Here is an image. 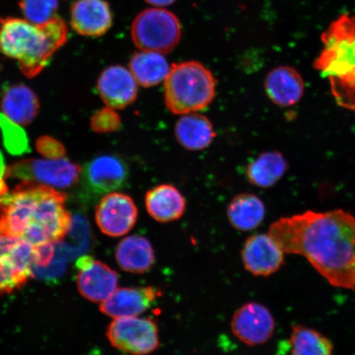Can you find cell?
<instances>
[{
    "label": "cell",
    "mask_w": 355,
    "mask_h": 355,
    "mask_svg": "<svg viewBox=\"0 0 355 355\" xmlns=\"http://www.w3.org/2000/svg\"><path fill=\"white\" fill-rule=\"evenodd\" d=\"M66 199L50 186L22 181L0 198V236L20 239L33 247L62 241L73 224Z\"/></svg>",
    "instance_id": "cell-2"
},
{
    "label": "cell",
    "mask_w": 355,
    "mask_h": 355,
    "mask_svg": "<svg viewBox=\"0 0 355 355\" xmlns=\"http://www.w3.org/2000/svg\"><path fill=\"white\" fill-rule=\"evenodd\" d=\"M35 248L20 239L0 236V295L19 290L33 276Z\"/></svg>",
    "instance_id": "cell-9"
},
{
    "label": "cell",
    "mask_w": 355,
    "mask_h": 355,
    "mask_svg": "<svg viewBox=\"0 0 355 355\" xmlns=\"http://www.w3.org/2000/svg\"><path fill=\"white\" fill-rule=\"evenodd\" d=\"M175 135L178 143L192 152L206 149L216 136L209 119L197 113L182 115L176 122Z\"/></svg>",
    "instance_id": "cell-21"
},
{
    "label": "cell",
    "mask_w": 355,
    "mask_h": 355,
    "mask_svg": "<svg viewBox=\"0 0 355 355\" xmlns=\"http://www.w3.org/2000/svg\"><path fill=\"white\" fill-rule=\"evenodd\" d=\"M131 35L136 46L144 51L166 54L179 44L181 24L177 16L164 8H148L133 20Z\"/></svg>",
    "instance_id": "cell-6"
},
{
    "label": "cell",
    "mask_w": 355,
    "mask_h": 355,
    "mask_svg": "<svg viewBox=\"0 0 355 355\" xmlns=\"http://www.w3.org/2000/svg\"><path fill=\"white\" fill-rule=\"evenodd\" d=\"M70 24L74 32L99 37L113 25V13L106 0H78L70 10Z\"/></svg>",
    "instance_id": "cell-17"
},
{
    "label": "cell",
    "mask_w": 355,
    "mask_h": 355,
    "mask_svg": "<svg viewBox=\"0 0 355 355\" xmlns=\"http://www.w3.org/2000/svg\"><path fill=\"white\" fill-rule=\"evenodd\" d=\"M83 188L101 196L121 189L130 177V168L116 155H101L89 162L82 171Z\"/></svg>",
    "instance_id": "cell-10"
},
{
    "label": "cell",
    "mask_w": 355,
    "mask_h": 355,
    "mask_svg": "<svg viewBox=\"0 0 355 355\" xmlns=\"http://www.w3.org/2000/svg\"><path fill=\"white\" fill-rule=\"evenodd\" d=\"M80 294L92 303H102L117 290L118 274L108 265L84 256L77 263Z\"/></svg>",
    "instance_id": "cell-13"
},
{
    "label": "cell",
    "mask_w": 355,
    "mask_h": 355,
    "mask_svg": "<svg viewBox=\"0 0 355 355\" xmlns=\"http://www.w3.org/2000/svg\"><path fill=\"white\" fill-rule=\"evenodd\" d=\"M92 130L98 133L117 131L121 127V117L112 108L106 107L97 111L91 119Z\"/></svg>",
    "instance_id": "cell-29"
},
{
    "label": "cell",
    "mask_w": 355,
    "mask_h": 355,
    "mask_svg": "<svg viewBox=\"0 0 355 355\" xmlns=\"http://www.w3.org/2000/svg\"><path fill=\"white\" fill-rule=\"evenodd\" d=\"M19 6L26 19L35 25H42L55 17L58 0H20Z\"/></svg>",
    "instance_id": "cell-27"
},
{
    "label": "cell",
    "mask_w": 355,
    "mask_h": 355,
    "mask_svg": "<svg viewBox=\"0 0 355 355\" xmlns=\"http://www.w3.org/2000/svg\"><path fill=\"white\" fill-rule=\"evenodd\" d=\"M216 80L198 61L173 64L165 79V102L171 113L183 115L209 106L216 96Z\"/></svg>",
    "instance_id": "cell-5"
},
{
    "label": "cell",
    "mask_w": 355,
    "mask_h": 355,
    "mask_svg": "<svg viewBox=\"0 0 355 355\" xmlns=\"http://www.w3.org/2000/svg\"><path fill=\"white\" fill-rule=\"evenodd\" d=\"M0 128L3 131L4 144L10 153L17 155L28 149V139L19 124L0 114Z\"/></svg>",
    "instance_id": "cell-28"
},
{
    "label": "cell",
    "mask_w": 355,
    "mask_h": 355,
    "mask_svg": "<svg viewBox=\"0 0 355 355\" xmlns=\"http://www.w3.org/2000/svg\"><path fill=\"white\" fill-rule=\"evenodd\" d=\"M106 336L113 347L130 355L152 354L159 345L158 327L150 318H115Z\"/></svg>",
    "instance_id": "cell-8"
},
{
    "label": "cell",
    "mask_w": 355,
    "mask_h": 355,
    "mask_svg": "<svg viewBox=\"0 0 355 355\" xmlns=\"http://www.w3.org/2000/svg\"><path fill=\"white\" fill-rule=\"evenodd\" d=\"M268 234L285 254L305 257L331 286L355 288V216L344 210L283 217Z\"/></svg>",
    "instance_id": "cell-1"
},
{
    "label": "cell",
    "mask_w": 355,
    "mask_h": 355,
    "mask_svg": "<svg viewBox=\"0 0 355 355\" xmlns=\"http://www.w3.org/2000/svg\"><path fill=\"white\" fill-rule=\"evenodd\" d=\"M115 259L124 272L135 274L149 272L155 263L152 243L140 235L123 239L115 250Z\"/></svg>",
    "instance_id": "cell-19"
},
{
    "label": "cell",
    "mask_w": 355,
    "mask_h": 355,
    "mask_svg": "<svg viewBox=\"0 0 355 355\" xmlns=\"http://www.w3.org/2000/svg\"><path fill=\"white\" fill-rule=\"evenodd\" d=\"M99 95L107 107L122 110L135 102L139 93L137 83L130 70L121 65L108 67L97 83Z\"/></svg>",
    "instance_id": "cell-15"
},
{
    "label": "cell",
    "mask_w": 355,
    "mask_h": 355,
    "mask_svg": "<svg viewBox=\"0 0 355 355\" xmlns=\"http://www.w3.org/2000/svg\"><path fill=\"white\" fill-rule=\"evenodd\" d=\"M244 268L256 277L276 273L285 261V252L268 234L252 235L242 250Z\"/></svg>",
    "instance_id": "cell-14"
},
{
    "label": "cell",
    "mask_w": 355,
    "mask_h": 355,
    "mask_svg": "<svg viewBox=\"0 0 355 355\" xmlns=\"http://www.w3.org/2000/svg\"><path fill=\"white\" fill-rule=\"evenodd\" d=\"M40 104L37 96L28 87L17 84L4 92L1 109L3 114L19 125H29L38 114Z\"/></svg>",
    "instance_id": "cell-22"
},
{
    "label": "cell",
    "mask_w": 355,
    "mask_h": 355,
    "mask_svg": "<svg viewBox=\"0 0 355 355\" xmlns=\"http://www.w3.org/2000/svg\"><path fill=\"white\" fill-rule=\"evenodd\" d=\"M139 210L130 195L112 192L105 195L96 207V221L101 232L117 238L135 227Z\"/></svg>",
    "instance_id": "cell-11"
},
{
    "label": "cell",
    "mask_w": 355,
    "mask_h": 355,
    "mask_svg": "<svg viewBox=\"0 0 355 355\" xmlns=\"http://www.w3.org/2000/svg\"><path fill=\"white\" fill-rule=\"evenodd\" d=\"M68 40V26L60 17L42 25L19 17H0V51L19 62L21 72L32 78L46 68Z\"/></svg>",
    "instance_id": "cell-3"
},
{
    "label": "cell",
    "mask_w": 355,
    "mask_h": 355,
    "mask_svg": "<svg viewBox=\"0 0 355 355\" xmlns=\"http://www.w3.org/2000/svg\"><path fill=\"white\" fill-rule=\"evenodd\" d=\"M6 165H4L3 155L0 153V179L1 178L6 179Z\"/></svg>",
    "instance_id": "cell-33"
},
{
    "label": "cell",
    "mask_w": 355,
    "mask_h": 355,
    "mask_svg": "<svg viewBox=\"0 0 355 355\" xmlns=\"http://www.w3.org/2000/svg\"><path fill=\"white\" fill-rule=\"evenodd\" d=\"M265 91L275 105L290 107L304 96V82L298 71L290 66L275 68L265 79Z\"/></svg>",
    "instance_id": "cell-18"
},
{
    "label": "cell",
    "mask_w": 355,
    "mask_h": 355,
    "mask_svg": "<svg viewBox=\"0 0 355 355\" xmlns=\"http://www.w3.org/2000/svg\"><path fill=\"white\" fill-rule=\"evenodd\" d=\"M291 355H332L333 344L320 332L307 327H293L288 341Z\"/></svg>",
    "instance_id": "cell-26"
},
{
    "label": "cell",
    "mask_w": 355,
    "mask_h": 355,
    "mask_svg": "<svg viewBox=\"0 0 355 355\" xmlns=\"http://www.w3.org/2000/svg\"><path fill=\"white\" fill-rule=\"evenodd\" d=\"M265 214L263 202L252 193L237 195L227 207L230 223L241 232H250L259 227L265 218Z\"/></svg>",
    "instance_id": "cell-23"
},
{
    "label": "cell",
    "mask_w": 355,
    "mask_h": 355,
    "mask_svg": "<svg viewBox=\"0 0 355 355\" xmlns=\"http://www.w3.org/2000/svg\"><path fill=\"white\" fill-rule=\"evenodd\" d=\"M35 146H37L38 153L48 159L64 158L66 153L64 145L60 141L50 136L39 137Z\"/></svg>",
    "instance_id": "cell-30"
},
{
    "label": "cell",
    "mask_w": 355,
    "mask_h": 355,
    "mask_svg": "<svg viewBox=\"0 0 355 355\" xmlns=\"http://www.w3.org/2000/svg\"><path fill=\"white\" fill-rule=\"evenodd\" d=\"M288 163L279 152L261 153L247 167L248 181L257 187L268 189L278 183L285 175Z\"/></svg>",
    "instance_id": "cell-25"
},
{
    "label": "cell",
    "mask_w": 355,
    "mask_h": 355,
    "mask_svg": "<svg viewBox=\"0 0 355 355\" xmlns=\"http://www.w3.org/2000/svg\"><path fill=\"white\" fill-rule=\"evenodd\" d=\"M146 3L155 7H165L171 6V4L175 3L177 0H145Z\"/></svg>",
    "instance_id": "cell-31"
},
{
    "label": "cell",
    "mask_w": 355,
    "mask_h": 355,
    "mask_svg": "<svg viewBox=\"0 0 355 355\" xmlns=\"http://www.w3.org/2000/svg\"><path fill=\"white\" fill-rule=\"evenodd\" d=\"M322 42L315 69L329 80L337 104L355 110V15H343L332 21Z\"/></svg>",
    "instance_id": "cell-4"
},
{
    "label": "cell",
    "mask_w": 355,
    "mask_h": 355,
    "mask_svg": "<svg viewBox=\"0 0 355 355\" xmlns=\"http://www.w3.org/2000/svg\"><path fill=\"white\" fill-rule=\"evenodd\" d=\"M8 193V186L4 181L3 178L0 179V198L3 197V195H6Z\"/></svg>",
    "instance_id": "cell-32"
},
{
    "label": "cell",
    "mask_w": 355,
    "mask_h": 355,
    "mask_svg": "<svg viewBox=\"0 0 355 355\" xmlns=\"http://www.w3.org/2000/svg\"><path fill=\"white\" fill-rule=\"evenodd\" d=\"M82 168L69 159H24L6 168V179L50 186L54 189H67L78 183Z\"/></svg>",
    "instance_id": "cell-7"
},
{
    "label": "cell",
    "mask_w": 355,
    "mask_h": 355,
    "mask_svg": "<svg viewBox=\"0 0 355 355\" xmlns=\"http://www.w3.org/2000/svg\"><path fill=\"white\" fill-rule=\"evenodd\" d=\"M170 65L162 53L137 52L131 58L130 70L137 84L144 87L158 85L167 77Z\"/></svg>",
    "instance_id": "cell-24"
},
{
    "label": "cell",
    "mask_w": 355,
    "mask_h": 355,
    "mask_svg": "<svg viewBox=\"0 0 355 355\" xmlns=\"http://www.w3.org/2000/svg\"><path fill=\"white\" fill-rule=\"evenodd\" d=\"M146 210L159 223L181 218L186 209V200L180 191L171 184H162L146 193Z\"/></svg>",
    "instance_id": "cell-20"
},
{
    "label": "cell",
    "mask_w": 355,
    "mask_h": 355,
    "mask_svg": "<svg viewBox=\"0 0 355 355\" xmlns=\"http://www.w3.org/2000/svg\"><path fill=\"white\" fill-rule=\"evenodd\" d=\"M230 326L233 334L241 343L255 346L268 343L272 338L276 323L268 308L251 302L236 310Z\"/></svg>",
    "instance_id": "cell-12"
},
{
    "label": "cell",
    "mask_w": 355,
    "mask_h": 355,
    "mask_svg": "<svg viewBox=\"0 0 355 355\" xmlns=\"http://www.w3.org/2000/svg\"><path fill=\"white\" fill-rule=\"evenodd\" d=\"M161 291L152 286L117 288L100 304L101 312L115 318L137 317L150 308Z\"/></svg>",
    "instance_id": "cell-16"
}]
</instances>
